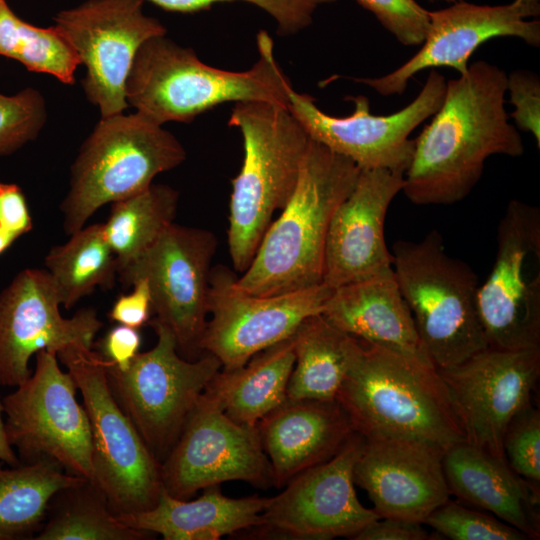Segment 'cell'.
<instances>
[{"mask_svg":"<svg viewBox=\"0 0 540 540\" xmlns=\"http://www.w3.org/2000/svg\"><path fill=\"white\" fill-rule=\"evenodd\" d=\"M430 26L418 52L394 71L380 77H352L380 95L402 94L422 70L449 67L459 75L468 69L475 50L487 40L516 37L540 45V0H513L502 5H478L465 0L429 11Z\"/></svg>","mask_w":540,"mask_h":540,"instance_id":"cell-20","label":"cell"},{"mask_svg":"<svg viewBox=\"0 0 540 540\" xmlns=\"http://www.w3.org/2000/svg\"><path fill=\"white\" fill-rule=\"evenodd\" d=\"M506 92L515 110V127L529 132L540 148V78L529 70H515L507 75Z\"/></svg>","mask_w":540,"mask_h":540,"instance_id":"cell-39","label":"cell"},{"mask_svg":"<svg viewBox=\"0 0 540 540\" xmlns=\"http://www.w3.org/2000/svg\"><path fill=\"white\" fill-rule=\"evenodd\" d=\"M57 358L71 374L89 419L91 482L103 491L117 516L152 509L163 487L161 463L114 398L104 358L76 344L58 351Z\"/></svg>","mask_w":540,"mask_h":540,"instance_id":"cell-8","label":"cell"},{"mask_svg":"<svg viewBox=\"0 0 540 540\" xmlns=\"http://www.w3.org/2000/svg\"><path fill=\"white\" fill-rule=\"evenodd\" d=\"M141 335L138 329L118 324L97 344L99 354L117 368L126 369L139 353Z\"/></svg>","mask_w":540,"mask_h":540,"instance_id":"cell-41","label":"cell"},{"mask_svg":"<svg viewBox=\"0 0 540 540\" xmlns=\"http://www.w3.org/2000/svg\"><path fill=\"white\" fill-rule=\"evenodd\" d=\"M161 479L171 496L183 500L227 481L240 480L259 487L273 485L270 462L257 427L231 419L206 391L161 462Z\"/></svg>","mask_w":540,"mask_h":540,"instance_id":"cell-16","label":"cell"},{"mask_svg":"<svg viewBox=\"0 0 540 540\" xmlns=\"http://www.w3.org/2000/svg\"><path fill=\"white\" fill-rule=\"evenodd\" d=\"M0 462L8 466H16V465L21 464L6 434L3 405H2L1 399H0Z\"/></svg>","mask_w":540,"mask_h":540,"instance_id":"cell-44","label":"cell"},{"mask_svg":"<svg viewBox=\"0 0 540 540\" xmlns=\"http://www.w3.org/2000/svg\"><path fill=\"white\" fill-rule=\"evenodd\" d=\"M145 1L84 0L54 17L86 68L82 88L101 117L127 109L126 81L138 50L167 33L157 18L144 13Z\"/></svg>","mask_w":540,"mask_h":540,"instance_id":"cell-14","label":"cell"},{"mask_svg":"<svg viewBox=\"0 0 540 540\" xmlns=\"http://www.w3.org/2000/svg\"><path fill=\"white\" fill-rule=\"evenodd\" d=\"M424 524L452 540H527L506 522L448 499L425 519Z\"/></svg>","mask_w":540,"mask_h":540,"instance_id":"cell-34","label":"cell"},{"mask_svg":"<svg viewBox=\"0 0 540 540\" xmlns=\"http://www.w3.org/2000/svg\"><path fill=\"white\" fill-rule=\"evenodd\" d=\"M294 362L290 337L257 353L238 368H221L205 391L231 419L255 427L286 401Z\"/></svg>","mask_w":540,"mask_h":540,"instance_id":"cell-27","label":"cell"},{"mask_svg":"<svg viewBox=\"0 0 540 540\" xmlns=\"http://www.w3.org/2000/svg\"><path fill=\"white\" fill-rule=\"evenodd\" d=\"M364 437L354 433L329 460L293 477L270 497L252 534L260 538L329 540L351 538L381 518L359 501L353 480L354 465Z\"/></svg>","mask_w":540,"mask_h":540,"instance_id":"cell-17","label":"cell"},{"mask_svg":"<svg viewBox=\"0 0 540 540\" xmlns=\"http://www.w3.org/2000/svg\"><path fill=\"white\" fill-rule=\"evenodd\" d=\"M507 74L480 60L446 82L432 121L414 140L403 193L417 205H451L480 180L492 155L519 157L524 144L505 109Z\"/></svg>","mask_w":540,"mask_h":540,"instance_id":"cell-1","label":"cell"},{"mask_svg":"<svg viewBox=\"0 0 540 540\" xmlns=\"http://www.w3.org/2000/svg\"><path fill=\"white\" fill-rule=\"evenodd\" d=\"M177 13H195L224 2H245L266 12L275 22L280 36H292L309 27L321 6L336 0H148Z\"/></svg>","mask_w":540,"mask_h":540,"instance_id":"cell-36","label":"cell"},{"mask_svg":"<svg viewBox=\"0 0 540 540\" xmlns=\"http://www.w3.org/2000/svg\"><path fill=\"white\" fill-rule=\"evenodd\" d=\"M446 80L432 69L418 96L403 109L374 115L369 99L349 96L354 111L336 117L323 112L315 99L291 89L288 108L309 137L355 162L361 169L385 168L405 173L414 151L411 132L439 109Z\"/></svg>","mask_w":540,"mask_h":540,"instance_id":"cell-15","label":"cell"},{"mask_svg":"<svg viewBox=\"0 0 540 540\" xmlns=\"http://www.w3.org/2000/svg\"><path fill=\"white\" fill-rule=\"evenodd\" d=\"M360 171L351 159L310 138L294 192L267 228L249 266L236 277L237 287L274 295L323 283L329 225Z\"/></svg>","mask_w":540,"mask_h":540,"instance_id":"cell-2","label":"cell"},{"mask_svg":"<svg viewBox=\"0 0 540 540\" xmlns=\"http://www.w3.org/2000/svg\"><path fill=\"white\" fill-rule=\"evenodd\" d=\"M444 452L412 438H364L353 480L368 494L380 517L424 524L431 512L450 499Z\"/></svg>","mask_w":540,"mask_h":540,"instance_id":"cell-21","label":"cell"},{"mask_svg":"<svg viewBox=\"0 0 540 540\" xmlns=\"http://www.w3.org/2000/svg\"><path fill=\"white\" fill-rule=\"evenodd\" d=\"M152 533L124 523L109 507L103 491L88 479L51 497L35 540H143Z\"/></svg>","mask_w":540,"mask_h":540,"instance_id":"cell-30","label":"cell"},{"mask_svg":"<svg viewBox=\"0 0 540 540\" xmlns=\"http://www.w3.org/2000/svg\"><path fill=\"white\" fill-rule=\"evenodd\" d=\"M256 41L259 59L238 72L203 63L194 50L166 35L153 37L135 56L126 81V101L160 125L189 123L226 102L265 101L288 107L293 87L274 56L273 39L260 30Z\"/></svg>","mask_w":540,"mask_h":540,"instance_id":"cell-3","label":"cell"},{"mask_svg":"<svg viewBox=\"0 0 540 540\" xmlns=\"http://www.w3.org/2000/svg\"><path fill=\"white\" fill-rule=\"evenodd\" d=\"M438 1H444V2H448V3L452 4V3L463 1V0H438Z\"/></svg>","mask_w":540,"mask_h":540,"instance_id":"cell-46","label":"cell"},{"mask_svg":"<svg viewBox=\"0 0 540 540\" xmlns=\"http://www.w3.org/2000/svg\"><path fill=\"white\" fill-rule=\"evenodd\" d=\"M19 236L0 228V255L3 254L17 239Z\"/></svg>","mask_w":540,"mask_h":540,"instance_id":"cell-45","label":"cell"},{"mask_svg":"<svg viewBox=\"0 0 540 540\" xmlns=\"http://www.w3.org/2000/svg\"><path fill=\"white\" fill-rule=\"evenodd\" d=\"M133 291L119 296L109 312L111 321L139 329L148 324L152 313V298L148 283L139 279L133 284Z\"/></svg>","mask_w":540,"mask_h":540,"instance_id":"cell-40","label":"cell"},{"mask_svg":"<svg viewBox=\"0 0 540 540\" xmlns=\"http://www.w3.org/2000/svg\"><path fill=\"white\" fill-rule=\"evenodd\" d=\"M47 270L20 271L0 292V386L17 387L32 373L30 359L76 344L92 349L103 323L93 308L64 318Z\"/></svg>","mask_w":540,"mask_h":540,"instance_id":"cell-19","label":"cell"},{"mask_svg":"<svg viewBox=\"0 0 540 540\" xmlns=\"http://www.w3.org/2000/svg\"><path fill=\"white\" fill-rule=\"evenodd\" d=\"M437 370L466 442L506 460L503 439L514 416L531 403L540 376V347H487L457 365Z\"/></svg>","mask_w":540,"mask_h":540,"instance_id":"cell-18","label":"cell"},{"mask_svg":"<svg viewBox=\"0 0 540 540\" xmlns=\"http://www.w3.org/2000/svg\"><path fill=\"white\" fill-rule=\"evenodd\" d=\"M336 400L364 438H412L444 451L466 441L437 368L385 346L360 340Z\"/></svg>","mask_w":540,"mask_h":540,"instance_id":"cell-4","label":"cell"},{"mask_svg":"<svg viewBox=\"0 0 540 540\" xmlns=\"http://www.w3.org/2000/svg\"><path fill=\"white\" fill-rule=\"evenodd\" d=\"M392 267L425 353L436 368L457 365L488 346L477 308L478 279L448 255L437 230L399 240Z\"/></svg>","mask_w":540,"mask_h":540,"instance_id":"cell-6","label":"cell"},{"mask_svg":"<svg viewBox=\"0 0 540 540\" xmlns=\"http://www.w3.org/2000/svg\"><path fill=\"white\" fill-rule=\"evenodd\" d=\"M321 314L359 340L432 363L423 349L393 268L333 289Z\"/></svg>","mask_w":540,"mask_h":540,"instance_id":"cell-24","label":"cell"},{"mask_svg":"<svg viewBox=\"0 0 540 540\" xmlns=\"http://www.w3.org/2000/svg\"><path fill=\"white\" fill-rule=\"evenodd\" d=\"M1 463L0 540L34 539L53 494L86 479L45 460L9 467Z\"/></svg>","mask_w":540,"mask_h":540,"instance_id":"cell-29","label":"cell"},{"mask_svg":"<svg viewBox=\"0 0 540 540\" xmlns=\"http://www.w3.org/2000/svg\"><path fill=\"white\" fill-rule=\"evenodd\" d=\"M46 119V102L38 90L28 87L14 95L0 93V157L36 139Z\"/></svg>","mask_w":540,"mask_h":540,"instance_id":"cell-35","label":"cell"},{"mask_svg":"<svg viewBox=\"0 0 540 540\" xmlns=\"http://www.w3.org/2000/svg\"><path fill=\"white\" fill-rule=\"evenodd\" d=\"M148 324L157 336L153 348L139 352L124 370L104 360L114 398L161 463L222 366L208 353L195 360L185 359L168 327L155 319Z\"/></svg>","mask_w":540,"mask_h":540,"instance_id":"cell-9","label":"cell"},{"mask_svg":"<svg viewBox=\"0 0 540 540\" xmlns=\"http://www.w3.org/2000/svg\"><path fill=\"white\" fill-rule=\"evenodd\" d=\"M403 186L402 172L361 169L354 188L339 204L329 225L325 285L335 289L393 268L384 225L389 205Z\"/></svg>","mask_w":540,"mask_h":540,"instance_id":"cell-22","label":"cell"},{"mask_svg":"<svg viewBox=\"0 0 540 540\" xmlns=\"http://www.w3.org/2000/svg\"><path fill=\"white\" fill-rule=\"evenodd\" d=\"M178 192L152 183L145 190L112 203L103 229L118 271L137 259L174 222Z\"/></svg>","mask_w":540,"mask_h":540,"instance_id":"cell-32","label":"cell"},{"mask_svg":"<svg viewBox=\"0 0 540 540\" xmlns=\"http://www.w3.org/2000/svg\"><path fill=\"white\" fill-rule=\"evenodd\" d=\"M269 497L225 496L219 485L204 489L195 500L171 496L163 487L150 510L118 516L128 526L165 540H218L225 535L259 525Z\"/></svg>","mask_w":540,"mask_h":540,"instance_id":"cell-26","label":"cell"},{"mask_svg":"<svg viewBox=\"0 0 540 540\" xmlns=\"http://www.w3.org/2000/svg\"><path fill=\"white\" fill-rule=\"evenodd\" d=\"M70 235L66 243L49 251L44 262L65 309L72 308L96 287L112 288L118 274L117 259L105 237L103 223L82 227Z\"/></svg>","mask_w":540,"mask_h":540,"instance_id":"cell-31","label":"cell"},{"mask_svg":"<svg viewBox=\"0 0 540 540\" xmlns=\"http://www.w3.org/2000/svg\"><path fill=\"white\" fill-rule=\"evenodd\" d=\"M26 197L15 183L0 182V228L21 237L32 229Z\"/></svg>","mask_w":540,"mask_h":540,"instance_id":"cell-42","label":"cell"},{"mask_svg":"<svg viewBox=\"0 0 540 540\" xmlns=\"http://www.w3.org/2000/svg\"><path fill=\"white\" fill-rule=\"evenodd\" d=\"M510 468L540 493V411L531 403L509 423L504 439Z\"/></svg>","mask_w":540,"mask_h":540,"instance_id":"cell-37","label":"cell"},{"mask_svg":"<svg viewBox=\"0 0 540 540\" xmlns=\"http://www.w3.org/2000/svg\"><path fill=\"white\" fill-rule=\"evenodd\" d=\"M2 399L8 440L21 463L52 462L69 474L93 479L92 436L76 384L41 350L31 375Z\"/></svg>","mask_w":540,"mask_h":540,"instance_id":"cell-10","label":"cell"},{"mask_svg":"<svg viewBox=\"0 0 540 540\" xmlns=\"http://www.w3.org/2000/svg\"><path fill=\"white\" fill-rule=\"evenodd\" d=\"M185 159L171 132L136 111L100 117L71 165L60 205L65 232L81 229L100 207L145 190Z\"/></svg>","mask_w":540,"mask_h":540,"instance_id":"cell-7","label":"cell"},{"mask_svg":"<svg viewBox=\"0 0 540 540\" xmlns=\"http://www.w3.org/2000/svg\"><path fill=\"white\" fill-rule=\"evenodd\" d=\"M492 270L477 292L489 347H540V211L511 200L499 222Z\"/></svg>","mask_w":540,"mask_h":540,"instance_id":"cell-12","label":"cell"},{"mask_svg":"<svg viewBox=\"0 0 540 540\" xmlns=\"http://www.w3.org/2000/svg\"><path fill=\"white\" fill-rule=\"evenodd\" d=\"M240 130L244 157L232 180L227 243L232 265L243 273L258 245L296 187L310 137L287 106L265 101L235 103L228 120Z\"/></svg>","mask_w":540,"mask_h":540,"instance_id":"cell-5","label":"cell"},{"mask_svg":"<svg viewBox=\"0 0 540 540\" xmlns=\"http://www.w3.org/2000/svg\"><path fill=\"white\" fill-rule=\"evenodd\" d=\"M291 339L295 362L287 399L335 400L360 340L332 325L322 314L306 318Z\"/></svg>","mask_w":540,"mask_h":540,"instance_id":"cell-28","label":"cell"},{"mask_svg":"<svg viewBox=\"0 0 540 540\" xmlns=\"http://www.w3.org/2000/svg\"><path fill=\"white\" fill-rule=\"evenodd\" d=\"M423 527V523L397 518L381 517L374 520L356 535L353 540H427L434 539Z\"/></svg>","mask_w":540,"mask_h":540,"instance_id":"cell-43","label":"cell"},{"mask_svg":"<svg viewBox=\"0 0 540 540\" xmlns=\"http://www.w3.org/2000/svg\"><path fill=\"white\" fill-rule=\"evenodd\" d=\"M442 463L451 494L493 513L528 539L540 538V493L506 460L463 441L444 452Z\"/></svg>","mask_w":540,"mask_h":540,"instance_id":"cell-25","label":"cell"},{"mask_svg":"<svg viewBox=\"0 0 540 540\" xmlns=\"http://www.w3.org/2000/svg\"><path fill=\"white\" fill-rule=\"evenodd\" d=\"M405 46L421 45L430 26L429 11L415 0H356Z\"/></svg>","mask_w":540,"mask_h":540,"instance_id":"cell-38","label":"cell"},{"mask_svg":"<svg viewBox=\"0 0 540 540\" xmlns=\"http://www.w3.org/2000/svg\"><path fill=\"white\" fill-rule=\"evenodd\" d=\"M256 427L278 488L332 458L355 433L336 399H286Z\"/></svg>","mask_w":540,"mask_h":540,"instance_id":"cell-23","label":"cell"},{"mask_svg":"<svg viewBox=\"0 0 540 540\" xmlns=\"http://www.w3.org/2000/svg\"><path fill=\"white\" fill-rule=\"evenodd\" d=\"M217 248L206 229L172 223L137 259L121 268L124 287L148 283L153 319L172 332L179 354L188 360L202 355L199 344L208 317L211 262Z\"/></svg>","mask_w":540,"mask_h":540,"instance_id":"cell-11","label":"cell"},{"mask_svg":"<svg viewBox=\"0 0 540 540\" xmlns=\"http://www.w3.org/2000/svg\"><path fill=\"white\" fill-rule=\"evenodd\" d=\"M0 56L21 63L28 71L45 73L73 85L80 58L56 25L38 27L25 22L0 0Z\"/></svg>","mask_w":540,"mask_h":540,"instance_id":"cell-33","label":"cell"},{"mask_svg":"<svg viewBox=\"0 0 540 540\" xmlns=\"http://www.w3.org/2000/svg\"><path fill=\"white\" fill-rule=\"evenodd\" d=\"M332 288L324 283L292 292L255 295L239 289L225 266L211 270L202 354L234 369L254 355L290 338L309 316L321 314Z\"/></svg>","mask_w":540,"mask_h":540,"instance_id":"cell-13","label":"cell"}]
</instances>
